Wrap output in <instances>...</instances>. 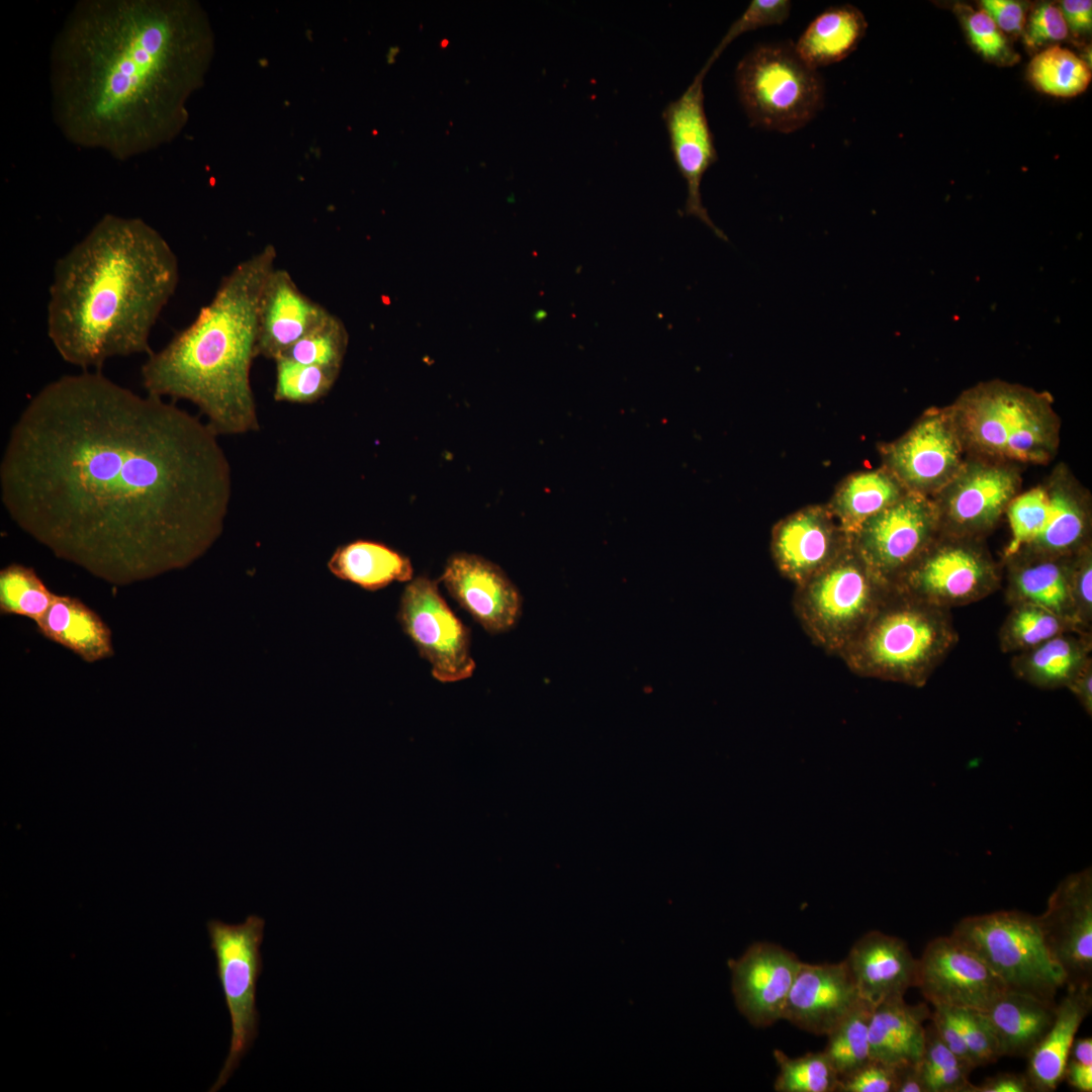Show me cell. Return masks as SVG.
I'll return each instance as SVG.
<instances>
[{
    "instance_id": "cell-1",
    "label": "cell",
    "mask_w": 1092,
    "mask_h": 1092,
    "mask_svg": "<svg viewBox=\"0 0 1092 1092\" xmlns=\"http://www.w3.org/2000/svg\"><path fill=\"white\" fill-rule=\"evenodd\" d=\"M217 438L101 371L63 375L10 430L1 500L56 556L113 583L182 569L223 530L232 469Z\"/></svg>"
},
{
    "instance_id": "cell-2",
    "label": "cell",
    "mask_w": 1092,
    "mask_h": 1092,
    "mask_svg": "<svg viewBox=\"0 0 1092 1092\" xmlns=\"http://www.w3.org/2000/svg\"><path fill=\"white\" fill-rule=\"evenodd\" d=\"M207 55L189 3L79 1L52 44L54 121L72 144L118 160L155 150L180 129Z\"/></svg>"
},
{
    "instance_id": "cell-3",
    "label": "cell",
    "mask_w": 1092,
    "mask_h": 1092,
    "mask_svg": "<svg viewBox=\"0 0 1092 1092\" xmlns=\"http://www.w3.org/2000/svg\"><path fill=\"white\" fill-rule=\"evenodd\" d=\"M179 281L166 239L140 217L107 213L54 266L47 332L58 354L83 371L145 353Z\"/></svg>"
},
{
    "instance_id": "cell-4",
    "label": "cell",
    "mask_w": 1092,
    "mask_h": 1092,
    "mask_svg": "<svg viewBox=\"0 0 1092 1092\" xmlns=\"http://www.w3.org/2000/svg\"><path fill=\"white\" fill-rule=\"evenodd\" d=\"M276 258L268 245L237 264L193 322L148 355L141 368L147 394L191 401L217 436L259 430L251 368L260 300Z\"/></svg>"
},
{
    "instance_id": "cell-5",
    "label": "cell",
    "mask_w": 1092,
    "mask_h": 1092,
    "mask_svg": "<svg viewBox=\"0 0 1092 1092\" xmlns=\"http://www.w3.org/2000/svg\"><path fill=\"white\" fill-rule=\"evenodd\" d=\"M958 640L950 610L890 587L839 657L860 676L919 688Z\"/></svg>"
},
{
    "instance_id": "cell-6",
    "label": "cell",
    "mask_w": 1092,
    "mask_h": 1092,
    "mask_svg": "<svg viewBox=\"0 0 1092 1092\" xmlns=\"http://www.w3.org/2000/svg\"><path fill=\"white\" fill-rule=\"evenodd\" d=\"M968 456L1046 464L1060 444V418L1046 393L1000 380L980 383L946 406Z\"/></svg>"
},
{
    "instance_id": "cell-7",
    "label": "cell",
    "mask_w": 1092,
    "mask_h": 1092,
    "mask_svg": "<svg viewBox=\"0 0 1092 1092\" xmlns=\"http://www.w3.org/2000/svg\"><path fill=\"white\" fill-rule=\"evenodd\" d=\"M738 97L752 126L791 133L808 124L824 105V83L792 42L757 46L738 64Z\"/></svg>"
},
{
    "instance_id": "cell-8",
    "label": "cell",
    "mask_w": 1092,
    "mask_h": 1092,
    "mask_svg": "<svg viewBox=\"0 0 1092 1092\" xmlns=\"http://www.w3.org/2000/svg\"><path fill=\"white\" fill-rule=\"evenodd\" d=\"M950 935L983 961L1007 990L1055 1001L1065 977L1053 961L1038 917L1017 910L967 916Z\"/></svg>"
},
{
    "instance_id": "cell-9",
    "label": "cell",
    "mask_w": 1092,
    "mask_h": 1092,
    "mask_svg": "<svg viewBox=\"0 0 1092 1092\" xmlns=\"http://www.w3.org/2000/svg\"><path fill=\"white\" fill-rule=\"evenodd\" d=\"M889 588L850 545L824 569L796 585L794 611L816 645L840 656Z\"/></svg>"
},
{
    "instance_id": "cell-10",
    "label": "cell",
    "mask_w": 1092,
    "mask_h": 1092,
    "mask_svg": "<svg viewBox=\"0 0 1092 1092\" xmlns=\"http://www.w3.org/2000/svg\"><path fill=\"white\" fill-rule=\"evenodd\" d=\"M1005 516L1010 538L1003 560L1017 555L1071 556L1090 543L1088 493L1064 466L1019 492Z\"/></svg>"
},
{
    "instance_id": "cell-11",
    "label": "cell",
    "mask_w": 1092,
    "mask_h": 1092,
    "mask_svg": "<svg viewBox=\"0 0 1092 1092\" xmlns=\"http://www.w3.org/2000/svg\"><path fill=\"white\" fill-rule=\"evenodd\" d=\"M265 921L250 915L243 923L207 922L210 947L231 1017V1045L217 1079L208 1089L222 1088L258 1035L257 982L262 971L260 946Z\"/></svg>"
},
{
    "instance_id": "cell-12",
    "label": "cell",
    "mask_w": 1092,
    "mask_h": 1092,
    "mask_svg": "<svg viewBox=\"0 0 1092 1092\" xmlns=\"http://www.w3.org/2000/svg\"><path fill=\"white\" fill-rule=\"evenodd\" d=\"M1000 583L999 566L980 538L940 533L891 587L950 610L985 599Z\"/></svg>"
},
{
    "instance_id": "cell-13",
    "label": "cell",
    "mask_w": 1092,
    "mask_h": 1092,
    "mask_svg": "<svg viewBox=\"0 0 1092 1092\" xmlns=\"http://www.w3.org/2000/svg\"><path fill=\"white\" fill-rule=\"evenodd\" d=\"M940 533L932 497L907 491L866 521L850 539V545L874 576L891 587Z\"/></svg>"
},
{
    "instance_id": "cell-14",
    "label": "cell",
    "mask_w": 1092,
    "mask_h": 1092,
    "mask_svg": "<svg viewBox=\"0 0 1092 1092\" xmlns=\"http://www.w3.org/2000/svg\"><path fill=\"white\" fill-rule=\"evenodd\" d=\"M396 619L437 680L454 682L472 675L469 630L450 610L437 581L412 579L401 594Z\"/></svg>"
},
{
    "instance_id": "cell-15",
    "label": "cell",
    "mask_w": 1092,
    "mask_h": 1092,
    "mask_svg": "<svg viewBox=\"0 0 1092 1092\" xmlns=\"http://www.w3.org/2000/svg\"><path fill=\"white\" fill-rule=\"evenodd\" d=\"M1021 485L1017 465L968 456L932 499L942 534L982 538L1005 516Z\"/></svg>"
},
{
    "instance_id": "cell-16",
    "label": "cell",
    "mask_w": 1092,
    "mask_h": 1092,
    "mask_svg": "<svg viewBox=\"0 0 1092 1092\" xmlns=\"http://www.w3.org/2000/svg\"><path fill=\"white\" fill-rule=\"evenodd\" d=\"M885 468L907 491L933 497L968 455L946 407H932L883 450Z\"/></svg>"
},
{
    "instance_id": "cell-17",
    "label": "cell",
    "mask_w": 1092,
    "mask_h": 1092,
    "mask_svg": "<svg viewBox=\"0 0 1092 1092\" xmlns=\"http://www.w3.org/2000/svg\"><path fill=\"white\" fill-rule=\"evenodd\" d=\"M934 1007L985 1011L1007 991L975 953L950 934L930 940L918 959L916 986Z\"/></svg>"
},
{
    "instance_id": "cell-18",
    "label": "cell",
    "mask_w": 1092,
    "mask_h": 1092,
    "mask_svg": "<svg viewBox=\"0 0 1092 1092\" xmlns=\"http://www.w3.org/2000/svg\"><path fill=\"white\" fill-rule=\"evenodd\" d=\"M1044 944L1065 977V985H1091L1092 871L1066 877L1037 916Z\"/></svg>"
},
{
    "instance_id": "cell-19",
    "label": "cell",
    "mask_w": 1092,
    "mask_h": 1092,
    "mask_svg": "<svg viewBox=\"0 0 1092 1092\" xmlns=\"http://www.w3.org/2000/svg\"><path fill=\"white\" fill-rule=\"evenodd\" d=\"M710 68L706 63L681 96L665 106L662 119L673 161L687 184L685 214L697 217L726 241L727 237L710 218L701 196L702 179L718 160L704 106V79Z\"/></svg>"
},
{
    "instance_id": "cell-20",
    "label": "cell",
    "mask_w": 1092,
    "mask_h": 1092,
    "mask_svg": "<svg viewBox=\"0 0 1092 1092\" xmlns=\"http://www.w3.org/2000/svg\"><path fill=\"white\" fill-rule=\"evenodd\" d=\"M803 962L783 946L754 942L729 960L731 989L739 1012L755 1027L783 1019L789 993Z\"/></svg>"
},
{
    "instance_id": "cell-21",
    "label": "cell",
    "mask_w": 1092,
    "mask_h": 1092,
    "mask_svg": "<svg viewBox=\"0 0 1092 1092\" xmlns=\"http://www.w3.org/2000/svg\"><path fill=\"white\" fill-rule=\"evenodd\" d=\"M451 597L492 634L509 631L521 616L522 597L504 570L470 553H455L441 576Z\"/></svg>"
},
{
    "instance_id": "cell-22",
    "label": "cell",
    "mask_w": 1092,
    "mask_h": 1092,
    "mask_svg": "<svg viewBox=\"0 0 1092 1092\" xmlns=\"http://www.w3.org/2000/svg\"><path fill=\"white\" fill-rule=\"evenodd\" d=\"M850 547L829 509L805 508L772 530L771 553L780 572L796 585L806 581Z\"/></svg>"
},
{
    "instance_id": "cell-23",
    "label": "cell",
    "mask_w": 1092,
    "mask_h": 1092,
    "mask_svg": "<svg viewBox=\"0 0 1092 1092\" xmlns=\"http://www.w3.org/2000/svg\"><path fill=\"white\" fill-rule=\"evenodd\" d=\"M860 999L845 960L835 964L803 963L783 1019L805 1031L826 1035Z\"/></svg>"
},
{
    "instance_id": "cell-24",
    "label": "cell",
    "mask_w": 1092,
    "mask_h": 1092,
    "mask_svg": "<svg viewBox=\"0 0 1092 1092\" xmlns=\"http://www.w3.org/2000/svg\"><path fill=\"white\" fill-rule=\"evenodd\" d=\"M329 313L298 288L288 271L275 268L260 300L257 355L276 360Z\"/></svg>"
},
{
    "instance_id": "cell-25",
    "label": "cell",
    "mask_w": 1092,
    "mask_h": 1092,
    "mask_svg": "<svg viewBox=\"0 0 1092 1092\" xmlns=\"http://www.w3.org/2000/svg\"><path fill=\"white\" fill-rule=\"evenodd\" d=\"M844 960L859 997L874 1006L904 997L916 986L918 959L897 936L869 931L853 943Z\"/></svg>"
},
{
    "instance_id": "cell-26",
    "label": "cell",
    "mask_w": 1092,
    "mask_h": 1092,
    "mask_svg": "<svg viewBox=\"0 0 1092 1092\" xmlns=\"http://www.w3.org/2000/svg\"><path fill=\"white\" fill-rule=\"evenodd\" d=\"M1091 1009V985H1067L1051 1027L1027 1057L1025 1075L1033 1091H1055L1064 1080L1076 1032Z\"/></svg>"
},
{
    "instance_id": "cell-27",
    "label": "cell",
    "mask_w": 1092,
    "mask_h": 1092,
    "mask_svg": "<svg viewBox=\"0 0 1092 1092\" xmlns=\"http://www.w3.org/2000/svg\"><path fill=\"white\" fill-rule=\"evenodd\" d=\"M1073 555H1017L1004 560L1008 603L1036 605L1072 620L1078 626L1071 594Z\"/></svg>"
},
{
    "instance_id": "cell-28",
    "label": "cell",
    "mask_w": 1092,
    "mask_h": 1092,
    "mask_svg": "<svg viewBox=\"0 0 1092 1092\" xmlns=\"http://www.w3.org/2000/svg\"><path fill=\"white\" fill-rule=\"evenodd\" d=\"M930 1016L926 1004L909 1005L904 997L875 1005L869 1025L871 1059L895 1068L919 1063L925 1043L923 1023Z\"/></svg>"
},
{
    "instance_id": "cell-29",
    "label": "cell",
    "mask_w": 1092,
    "mask_h": 1092,
    "mask_svg": "<svg viewBox=\"0 0 1092 1092\" xmlns=\"http://www.w3.org/2000/svg\"><path fill=\"white\" fill-rule=\"evenodd\" d=\"M1056 1004L1031 994L1007 990L981 1011L1000 1057L1027 1058L1051 1027Z\"/></svg>"
},
{
    "instance_id": "cell-30",
    "label": "cell",
    "mask_w": 1092,
    "mask_h": 1092,
    "mask_svg": "<svg viewBox=\"0 0 1092 1092\" xmlns=\"http://www.w3.org/2000/svg\"><path fill=\"white\" fill-rule=\"evenodd\" d=\"M35 624L43 637L88 663L111 657L114 653L110 629L78 598L55 595L50 608Z\"/></svg>"
},
{
    "instance_id": "cell-31",
    "label": "cell",
    "mask_w": 1092,
    "mask_h": 1092,
    "mask_svg": "<svg viewBox=\"0 0 1092 1092\" xmlns=\"http://www.w3.org/2000/svg\"><path fill=\"white\" fill-rule=\"evenodd\" d=\"M1091 633L1072 631L1060 634L1011 659L1014 674L1038 688H1067L1091 659Z\"/></svg>"
},
{
    "instance_id": "cell-32",
    "label": "cell",
    "mask_w": 1092,
    "mask_h": 1092,
    "mask_svg": "<svg viewBox=\"0 0 1092 1092\" xmlns=\"http://www.w3.org/2000/svg\"><path fill=\"white\" fill-rule=\"evenodd\" d=\"M327 566L335 577L367 592L410 581L414 573L408 557L384 543L364 539L337 547Z\"/></svg>"
},
{
    "instance_id": "cell-33",
    "label": "cell",
    "mask_w": 1092,
    "mask_h": 1092,
    "mask_svg": "<svg viewBox=\"0 0 1092 1092\" xmlns=\"http://www.w3.org/2000/svg\"><path fill=\"white\" fill-rule=\"evenodd\" d=\"M867 21L850 4L832 6L818 14L793 43L798 57L811 69L843 61L864 35Z\"/></svg>"
},
{
    "instance_id": "cell-34",
    "label": "cell",
    "mask_w": 1092,
    "mask_h": 1092,
    "mask_svg": "<svg viewBox=\"0 0 1092 1092\" xmlns=\"http://www.w3.org/2000/svg\"><path fill=\"white\" fill-rule=\"evenodd\" d=\"M907 490L885 467L848 477L829 511L849 540L870 518L899 500Z\"/></svg>"
},
{
    "instance_id": "cell-35",
    "label": "cell",
    "mask_w": 1092,
    "mask_h": 1092,
    "mask_svg": "<svg viewBox=\"0 0 1092 1092\" xmlns=\"http://www.w3.org/2000/svg\"><path fill=\"white\" fill-rule=\"evenodd\" d=\"M1011 607L998 635L999 647L1005 653L1028 650L1066 632H1083L1072 620L1039 606L1019 603Z\"/></svg>"
},
{
    "instance_id": "cell-36",
    "label": "cell",
    "mask_w": 1092,
    "mask_h": 1092,
    "mask_svg": "<svg viewBox=\"0 0 1092 1092\" xmlns=\"http://www.w3.org/2000/svg\"><path fill=\"white\" fill-rule=\"evenodd\" d=\"M1028 74L1038 90L1057 97L1076 96L1091 82L1088 65L1070 50L1059 46L1037 54L1029 65Z\"/></svg>"
},
{
    "instance_id": "cell-37",
    "label": "cell",
    "mask_w": 1092,
    "mask_h": 1092,
    "mask_svg": "<svg viewBox=\"0 0 1092 1092\" xmlns=\"http://www.w3.org/2000/svg\"><path fill=\"white\" fill-rule=\"evenodd\" d=\"M874 1005L860 999L826 1034L823 1050L839 1078L871 1060L869 1025Z\"/></svg>"
},
{
    "instance_id": "cell-38",
    "label": "cell",
    "mask_w": 1092,
    "mask_h": 1092,
    "mask_svg": "<svg viewBox=\"0 0 1092 1092\" xmlns=\"http://www.w3.org/2000/svg\"><path fill=\"white\" fill-rule=\"evenodd\" d=\"M51 593L33 568L11 563L0 570V613L36 622L50 608Z\"/></svg>"
},
{
    "instance_id": "cell-39",
    "label": "cell",
    "mask_w": 1092,
    "mask_h": 1092,
    "mask_svg": "<svg viewBox=\"0 0 1092 1092\" xmlns=\"http://www.w3.org/2000/svg\"><path fill=\"white\" fill-rule=\"evenodd\" d=\"M774 1058L779 1067L775 1091L837 1092L839 1075L824 1051L790 1058L775 1050Z\"/></svg>"
},
{
    "instance_id": "cell-40",
    "label": "cell",
    "mask_w": 1092,
    "mask_h": 1092,
    "mask_svg": "<svg viewBox=\"0 0 1092 1092\" xmlns=\"http://www.w3.org/2000/svg\"><path fill=\"white\" fill-rule=\"evenodd\" d=\"M348 342L349 336L345 325L338 316L330 312L280 357L301 364L341 371Z\"/></svg>"
},
{
    "instance_id": "cell-41",
    "label": "cell",
    "mask_w": 1092,
    "mask_h": 1092,
    "mask_svg": "<svg viewBox=\"0 0 1092 1092\" xmlns=\"http://www.w3.org/2000/svg\"><path fill=\"white\" fill-rule=\"evenodd\" d=\"M274 399L294 403H312L326 396L337 381L340 370L306 365L277 358Z\"/></svg>"
},
{
    "instance_id": "cell-42",
    "label": "cell",
    "mask_w": 1092,
    "mask_h": 1092,
    "mask_svg": "<svg viewBox=\"0 0 1092 1092\" xmlns=\"http://www.w3.org/2000/svg\"><path fill=\"white\" fill-rule=\"evenodd\" d=\"M957 12L971 42L986 59L1003 64L1014 61V54L1003 31L985 11L958 5Z\"/></svg>"
},
{
    "instance_id": "cell-43",
    "label": "cell",
    "mask_w": 1092,
    "mask_h": 1092,
    "mask_svg": "<svg viewBox=\"0 0 1092 1092\" xmlns=\"http://www.w3.org/2000/svg\"><path fill=\"white\" fill-rule=\"evenodd\" d=\"M792 3L789 0L750 1L740 17L730 25L707 62L713 65L723 51L745 32L783 24L789 18Z\"/></svg>"
},
{
    "instance_id": "cell-44",
    "label": "cell",
    "mask_w": 1092,
    "mask_h": 1092,
    "mask_svg": "<svg viewBox=\"0 0 1092 1092\" xmlns=\"http://www.w3.org/2000/svg\"><path fill=\"white\" fill-rule=\"evenodd\" d=\"M958 1024L976 1066L996 1062L999 1052L995 1038L981 1011L965 1008H948Z\"/></svg>"
},
{
    "instance_id": "cell-45",
    "label": "cell",
    "mask_w": 1092,
    "mask_h": 1092,
    "mask_svg": "<svg viewBox=\"0 0 1092 1092\" xmlns=\"http://www.w3.org/2000/svg\"><path fill=\"white\" fill-rule=\"evenodd\" d=\"M1071 594L1075 620L1079 628L1091 633L1092 622V547L1091 542L1073 555Z\"/></svg>"
},
{
    "instance_id": "cell-46",
    "label": "cell",
    "mask_w": 1092,
    "mask_h": 1092,
    "mask_svg": "<svg viewBox=\"0 0 1092 1092\" xmlns=\"http://www.w3.org/2000/svg\"><path fill=\"white\" fill-rule=\"evenodd\" d=\"M1022 31L1025 44L1035 49L1066 38L1069 30L1060 7L1044 3L1032 11Z\"/></svg>"
},
{
    "instance_id": "cell-47",
    "label": "cell",
    "mask_w": 1092,
    "mask_h": 1092,
    "mask_svg": "<svg viewBox=\"0 0 1092 1092\" xmlns=\"http://www.w3.org/2000/svg\"><path fill=\"white\" fill-rule=\"evenodd\" d=\"M837 1092H896V1069L871 1059L840 1077Z\"/></svg>"
},
{
    "instance_id": "cell-48",
    "label": "cell",
    "mask_w": 1092,
    "mask_h": 1092,
    "mask_svg": "<svg viewBox=\"0 0 1092 1092\" xmlns=\"http://www.w3.org/2000/svg\"><path fill=\"white\" fill-rule=\"evenodd\" d=\"M1064 1080L1079 1092L1092 1091V1038H1075L1064 1073Z\"/></svg>"
},
{
    "instance_id": "cell-49",
    "label": "cell",
    "mask_w": 1092,
    "mask_h": 1092,
    "mask_svg": "<svg viewBox=\"0 0 1092 1092\" xmlns=\"http://www.w3.org/2000/svg\"><path fill=\"white\" fill-rule=\"evenodd\" d=\"M930 1019L942 1042L960 1060L975 1069L977 1066L949 1009L945 1007H934V1012L931 1013Z\"/></svg>"
},
{
    "instance_id": "cell-50",
    "label": "cell",
    "mask_w": 1092,
    "mask_h": 1092,
    "mask_svg": "<svg viewBox=\"0 0 1092 1092\" xmlns=\"http://www.w3.org/2000/svg\"><path fill=\"white\" fill-rule=\"evenodd\" d=\"M985 11L1005 32H1022L1025 23L1023 6L1013 0H984L981 2Z\"/></svg>"
},
{
    "instance_id": "cell-51",
    "label": "cell",
    "mask_w": 1092,
    "mask_h": 1092,
    "mask_svg": "<svg viewBox=\"0 0 1092 1092\" xmlns=\"http://www.w3.org/2000/svg\"><path fill=\"white\" fill-rule=\"evenodd\" d=\"M1059 7L1066 21L1068 30H1071L1076 35L1091 30L1092 1L1064 0Z\"/></svg>"
},
{
    "instance_id": "cell-52",
    "label": "cell",
    "mask_w": 1092,
    "mask_h": 1092,
    "mask_svg": "<svg viewBox=\"0 0 1092 1092\" xmlns=\"http://www.w3.org/2000/svg\"><path fill=\"white\" fill-rule=\"evenodd\" d=\"M1026 1075L999 1073L986 1078L980 1085H973L970 1092H1031Z\"/></svg>"
},
{
    "instance_id": "cell-53",
    "label": "cell",
    "mask_w": 1092,
    "mask_h": 1092,
    "mask_svg": "<svg viewBox=\"0 0 1092 1092\" xmlns=\"http://www.w3.org/2000/svg\"><path fill=\"white\" fill-rule=\"evenodd\" d=\"M1079 700L1086 713L1092 714V659L1088 660L1082 669L1067 687Z\"/></svg>"
},
{
    "instance_id": "cell-54",
    "label": "cell",
    "mask_w": 1092,
    "mask_h": 1092,
    "mask_svg": "<svg viewBox=\"0 0 1092 1092\" xmlns=\"http://www.w3.org/2000/svg\"><path fill=\"white\" fill-rule=\"evenodd\" d=\"M917 1064L895 1068L896 1092H926Z\"/></svg>"
}]
</instances>
